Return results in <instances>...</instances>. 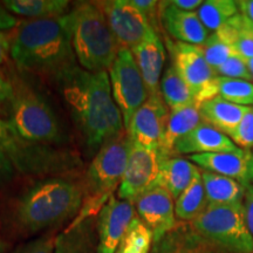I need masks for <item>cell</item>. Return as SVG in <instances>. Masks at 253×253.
<instances>
[{
  "mask_svg": "<svg viewBox=\"0 0 253 253\" xmlns=\"http://www.w3.org/2000/svg\"><path fill=\"white\" fill-rule=\"evenodd\" d=\"M246 61H248L249 71H250V74H251V80L253 84V59H246Z\"/></svg>",
  "mask_w": 253,
  "mask_h": 253,
  "instance_id": "45",
  "label": "cell"
},
{
  "mask_svg": "<svg viewBox=\"0 0 253 253\" xmlns=\"http://www.w3.org/2000/svg\"><path fill=\"white\" fill-rule=\"evenodd\" d=\"M84 186L66 177L34 183L14 202L12 219L21 232L37 233L77 218L84 205Z\"/></svg>",
  "mask_w": 253,
  "mask_h": 253,
  "instance_id": "3",
  "label": "cell"
},
{
  "mask_svg": "<svg viewBox=\"0 0 253 253\" xmlns=\"http://www.w3.org/2000/svg\"><path fill=\"white\" fill-rule=\"evenodd\" d=\"M11 58L21 71L54 79L77 65L68 15L19 24L12 39Z\"/></svg>",
  "mask_w": 253,
  "mask_h": 253,
  "instance_id": "2",
  "label": "cell"
},
{
  "mask_svg": "<svg viewBox=\"0 0 253 253\" xmlns=\"http://www.w3.org/2000/svg\"><path fill=\"white\" fill-rule=\"evenodd\" d=\"M132 144L129 135L122 134L100 148L87 170L84 205L75 221L93 217L109 201L113 192L121 184Z\"/></svg>",
  "mask_w": 253,
  "mask_h": 253,
  "instance_id": "6",
  "label": "cell"
},
{
  "mask_svg": "<svg viewBox=\"0 0 253 253\" xmlns=\"http://www.w3.org/2000/svg\"><path fill=\"white\" fill-rule=\"evenodd\" d=\"M229 137L240 149H253V106L250 107L248 113Z\"/></svg>",
  "mask_w": 253,
  "mask_h": 253,
  "instance_id": "35",
  "label": "cell"
},
{
  "mask_svg": "<svg viewBox=\"0 0 253 253\" xmlns=\"http://www.w3.org/2000/svg\"><path fill=\"white\" fill-rule=\"evenodd\" d=\"M2 251H4V246H2L1 240H0V253H2Z\"/></svg>",
  "mask_w": 253,
  "mask_h": 253,
  "instance_id": "46",
  "label": "cell"
},
{
  "mask_svg": "<svg viewBox=\"0 0 253 253\" xmlns=\"http://www.w3.org/2000/svg\"><path fill=\"white\" fill-rule=\"evenodd\" d=\"M131 202L112 196L100 210L96 221L97 253H116L135 216Z\"/></svg>",
  "mask_w": 253,
  "mask_h": 253,
  "instance_id": "15",
  "label": "cell"
},
{
  "mask_svg": "<svg viewBox=\"0 0 253 253\" xmlns=\"http://www.w3.org/2000/svg\"><path fill=\"white\" fill-rule=\"evenodd\" d=\"M252 150H253V149H252Z\"/></svg>",
  "mask_w": 253,
  "mask_h": 253,
  "instance_id": "47",
  "label": "cell"
},
{
  "mask_svg": "<svg viewBox=\"0 0 253 253\" xmlns=\"http://www.w3.org/2000/svg\"><path fill=\"white\" fill-rule=\"evenodd\" d=\"M75 123L90 150L123 134V118L113 97L107 72L73 66L55 79Z\"/></svg>",
  "mask_w": 253,
  "mask_h": 253,
  "instance_id": "1",
  "label": "cell"
},
{
  "mask_svg": "<svg viewBox=\"0 0 253 253\" xmlns=\"http://www.w3.org/2000/svg\"><path fill=\"white\" fill-rule=\"evenodd\" d=\"M109 79L113 97L122 114L126 130L132 115L150 95L130 49L120 48L109 69Z\"/></svg>",
  "mask_w": 253,
  "mask_h": 253,
  "instance_id": "9",
  "label": "cell"
},
{
  "mask_svg": "<svg viewBox=\"0 0 253 253\" xmlns=\"http://www.w3.org/2000/svg\"><path fill=\"white\" fill-rule=\"evenodd\" d=\"M208 207L209 202L201 173L175 201L176 218L192 223L207 210Z\"/></svg>",
  "mask_w": 253,
  "mask_h": 253,
  "instance_id": "27",
  "label": "cell"
},
{
  "mask_svg": "<svg viewBox=\"0 0 253 253\" xmlns=\"http://www.w3.org/2000/svg\"><path fill=\"white\" fill-rule=\"evenodd\" d=\"M239 148L231 141L229 136L220 132L208 123L202 122L189 134L183 136L176 142L172 149L175 155H198L213 153H229Z\"/></svg>",
  "mask_w": 253,
  "mask_h": 253,
  "instance_id": "18",
  "label": "cell"
},
{
  "mask_svg": "<svg viewBox=\"0 0 253 253\" xmlns=\"http://www.w3.org/2000/svg\"><path fill=\"white\" fill-rule=\"evenodd\" d=\"M239 13L253 24V0H239L237 1Z\"/></svg>",
  "mask_w": 253,
  "mask_h": 253,
  "instance_id": "44",
  "label": "cell"
},
{
  "mask_svg": "<svg viewBox=\"0 0 253 253\" xmlns=\"http://www.w3.org/2000/svg\"><path fill=\"white\" fill-rule=\"evenodd\" d=\"M243 205H244L246 224H248L250 233H251V236L253 237V185L252 184L246 188Z\"/></svg>",
  "mask_w": 253,
  "mask_h": 253,
  "instance_id": "39",
  "label": "cell"
},
{
  "mask_svg": "<svg viewBox=\"0 0 253 253\" xmlns=\"http://www.w3.org/2000/svg\"><path fill=\"white\" fill-rule=\"evenodd\" d=\"M97 232L94 217L73 221L56 236L55 253H97Z\"/></svg>",
  "mask_w": 253,
  "mask_h": 253,
  "instance_id": "21",
  "label": "cell"
},
{
  "mask_svg": "<svg viewBox=\"0 0 253 253\" xmlns=\"http://www.w3.org/2000/svg\"><path fill=\"white\" fill-rule=\"evenodd\" d=\"M12 94H13V86L11 84V82L6 80L2 73L0 72V104L11 100Z\"/></svg>",
  "mask_w": 253,
  "mask_h": 253,
  "instance_id": "42",
  "label": "cell"
},
{
  "mask_svg": "<svg viewBox=\"0 0 253 253\" xmlns=\"http://www.w3.org/2000/svg\"><path fill=\"white\" fill-rule=\"evenodd\" d=\"M67 15L73 49L82 68L93 73L109 71L121 47L100 4L79 2Z\"/></svg>",
  "mask_w": 253,
  "mask_h": 253,
  "instance_id": "4",
  "label": "cell"
},
{
  "mask_svg": "<svg viewBox=\"0 0 253 253\" xmlns=\"http://www.w3.org/2000/svg\"><path fill=\"white\" fill-rule=\"evenodd\" d=\"M55 243L56 237L53 233H46L24 243L11 253H55Z\"/></svg>",
  "mask_w": 253,
  "mask_h": 253,
  "instance_id": "36",
  "label": "cell"
},
{
  "mask_svg": "<svg viewBox=\"0 0 253 253\" xmlns=\"http://www.w3.org/2000/svg\"><path fill=\"white\" fill-rule=\"evenodd\" d=\"M138 218L149 227L154 243L176 229L175 199L166 188L157 185L132 202Z\"/></svg>",
  "mask_w": 253,
  "mask_h": 253,
  "instance_id": "14",
  "label": "cell"
},
{
  "mask_svg": "<svg viewBox=\"0 0 253 253\" xmlns=\"http://www.w3.org/2000/svg\"><path fill=\"white\" fill-rule=\"evenodd\" d=\"M130 2L147 17L148 20L154 26L155 20H156L157 9L160 8V2L156 1V0H130Z\"/></svg>",
  "mask_w": 253,
  "mask_h": 253,
  "instance_id": "37",
  "label": "cell"
},
{
  "mask_svg": "<svg viewBox=\"0 0 253 253\" xmlns=\"http://www.w3.org/2000/svg\"><path fill=\"white\" fill-rule=\"evenodd\" d=\"M18 25V19L4 5H0V32H7L9 30H13Z\"/></svg>",
  "mask_w": 253,
  "mask_h": 253,
  "instance_id": "40",
  "label": "cell"
},
{
  "mask_svg": "<svg viewBox=\"0 0 253 253\" xmlns=\"http://www.w3.org/2000/svg\"><path fill=\"white\" fill-rule=\"evenodd\" d=\"M205 60L214 72L230 58L235 54V50L225 40L221 39L217 33L209 36L207 41L201 46Z\"/></svg>",
  "mask_w": 253,
  "mask_h": 253,
  "instance_id": "33",
  "label": "cell"
},
{
  "mask_svg": "<svg viewBox=\"0 0 253 253\" xmlns=\"http://www.w3.org/2000/svg\"><path fill=\"white\" fill-rule=\"evenodd\" d=\"M202 179L209 205H229L243 203L248 186L242 183L201 169Z\"/></svg>",
  "mask_w": 253,
  "mask_h": 253,
  "instance_id": "24",
  "label": "cell"
},
{
  "mask_svg": "<svg viewBox=\"0 0 253 253\" xmlns=\"http://www.w3.org/2000/svg\"><path fill=\"white\" fill-rule=\"evenodd\" d=\"M100 6L120 47L131 49L144 41L158 37L150 21L130 0L102 1Z\"/></svg>",
  "mask_w": 253,
  "mask_h": 253,
  "instance_id": "11",
  "label": "cell"
},
{
  "mask_svg": "<svg viewBox=\"0 0 253 253\" xmlns=\"http://www.w3.org/2000/svg\"><path fill=\"white\" fill-rule=\"evenodd\" d=\"M218 77L230 78V79H240V80L251 81V74H250L248 61L244 56L235 53L226 60L223 65L216 71Z\"/></svg>",
  "mask_w": 253,
  "mask_h": 253,
  "instance_id": "34",
  "label": "cell"
},
{
  "mask_svg": "<svg viewBox=\"0 0 253 253\" xmlns=\"http://www.w3.org/2000/svg\"><path fill=\"white\" fill-rule=\"evenodd\" d=\"M214 33L225 40L239 55L253 59V24L242 14L230 19Z\"/></svg>",
  "mask_w": 253,
  "mask_h": 253,
  "instance_id": "26",
  "label": "cell"
},
{
  "mask_svg": "<svg viewBox=\"0 0 253 253\" xmlns=\"http://www.w3.org/2000/svg\"><path fill=\"white\" fill-rule=\"evenodd\" d=\"M217 96L238 106H253V84L251 81L217 77Z\"/></svg>",
  "mask_w": 253,
  "mask_h": 253,
  "instance_id": "32",
  "label": "cell"
},
{
  "mask_svg": "<svg viewBox=\"0 0 253 253\" xmlns=\"http://www.w3.org/2000/svg\"><path fill=\"white\" fill-rule=\"evenodd\" d=\"M198 107L203 122L226 136L235 130L250 109V107L231 103L219 96L204 101Z\"/></svg>",
  "mask_w": 253,
  "mask_h": 253,
  "instance_id": "20",
  "label": "cell"
},
{
  "mask_svg": "<svg viewBox=\"0 0 253 253\" xmlns=\"http://www.w3.org/2000/svg\"><path fill=\"white\" fill-rule=\"evenodd\" d=\"M189 161L199 169L229 177L249 186L253 183V151L239 149L229 153L190 155Z\"/></svg>",
  "mask_w": 253,
  "mask_h": 253,
  "instance_id": "16",
  "label": "cell"
},
{
  "mask_svg": "<svg viewBox=\"0 0 253 253\" xmlns=\"http://www.w3.org/2000/svg\"><path fill=\"white\" fill-rule=\"evenodd\" d=\"M169 50L172 66L192 90L198 106L217 96L218 75L205 60L201 46L169 40Z\"/></svg>",
  "mask_w": 253,
  "mask_h": 253,
  "instance_id": "10",
  "label": "cell"
},
{
  "mask_svg": "<svg viewBox=\"0 0 253 253\" xmlns=\"http://www.w3.org/2000/svg\"><path fill=\"white\" fill-rule=\"evenodd\" d=\"M202 122L203 120L197 103L170 110L166 132L160 145L161 153L166 157H172V149L176 142L194 130Z\"/></svg>",
  "mask_w": 253,
  "mask_h": 253,
  "instance_id": "22",
  "label": "cell"
},
{
  "mask_svg": "<svg viewBox=\"0 0 253 253\" xmlns=\"http://www.w3.org/2000/svg\"><path fill=\"white\" fill-rule=\"evenodd\" d=\"M160 17L169 36L178 42L202 46L209 38V31L202 24L197 12L182 11L170 1H162Z\"/></svg>",
  "mask_w": 253,
  "mask_h": 253,
  "instance_id": "17",
  "label": "cell"
},
{
  "mask_svg": "<svg viewBox=\"0 0 253 253\" xmlns=\"http://www.w3.org/2000/svg\"><path fill=\"white\" fill-rule=\"evenodd\" d=\"M151 253H210L203 245V239L197 233L177 235L171 232L164 236L160 242L154 243Z\"/></svg>",
  "mask_w": 253,
  "mask_h": 253,
  "instance_id": "30",
  "label": "cell"
},
{
  "mask_svg": "<svg viewBox=\"0 0 253 253\" xmlns=\"http://www.w3.org/2000/svg\"><path fill=\"white\" fill-rule=\"evenodd\" d=\"M142 78L150 95L160 93V82L166 62V48L160 38L147 40L131 48Z\"/></svg>",
  "mask_w": 253,
  "mask_h": 253,
  "instance_id": "19",
  "label": "cell"
},
{
  "mask_svg": "<svg viewBox=\"0 0 253 253\" xmlns=\"http://www.w3.org/2000/svg\"><path fill=\"white\" fill-rule=\"evenodd\" d=\"M167 158L160 149L132 144L125 175L119 186L118 198L134 202L148 190L160 185L161 163Z\"/></svg>",
  "mask_w": 253,
  "mask_h": 253,
  "instance_id": "12",
  "label": "cell"
},
{
  "mask_svg": "<svg viewBox=\"0 0 253 253\" xmlns=\"http://www.w3.org/2000/svg\"><path fill=\"white\" fill-rule=\"evenodd\" d=\"M0 149L15 170L24 175L59 177L82 166L81 158L74 151L26 140L2 119H0Z\"/></svg>",
  "mask_w": 253,
  "mask_h": 253,
  "instance_id": "5",
  "label": "cell"
},
{
  "mask_svg": "<svg viewBox=\"0 0 253 253\" xmlns=\"http://www.w3.org/2000/svg\"><path fill=\"white\" fill-rule=\"evenodd\" d=\"M192 230L207 243L231 253H252L253 237L245 219L243 203L209 205L192 221Z\"/></svg>",
  "mask_w": 253,
  "mask_h": 253,
  "instance_id": "8",
  "label": "cell"
},
{
  "mask_svg": "<svg viewBox=\"0 0 253 253\" xmlns=\"http://www.w3.org/2000/svg\"><path fill=\"white\" fill-rule=\"evenodd\" d=\"M170 109L160 93L149 95L148 100L136 110L126 128L132 143L150 149H160L166 132Z\"/></svg>",
  "mask_w": 253,
  "mask_h": 253,
  "instance_id": "13",
  "label": "cell"
},
{
  "mask_svg": "<svg viewBox=\"0 0 253 253\" xmlns=\"http://www.w3.org/2000/svg\"><path fill=\"white\" fill-rule=\"evenodd\" d=\"M8 122L26 140L60 144L65 140L61 126L47 100L26 84L13 87Z\"/></svg>",
  "mask_w": 253,
  "mask_h": 253,
  "instance_id": "7",
  "label": "cell"
},
{
  "mask_svg": "<svg viewBox=\"0 0 253 253\" xmlns=\"http://www.w3.org/2000/svg\"><path fill=\"white\" fill-rule=\"evenodd\" d=\"M197 14L205 28L214 33L239 14V9L233 0H207L197 9Z\"/></svg>",
  "mask_w": 253,
  "mask_h": 253,
  "instance_id": "29",
  "label": "cell"
},
{
  "mask_svg": "<svg viewBox=\"0 0 253 253\" xmlns=\"http://www.w3.org/2000/svg\"><path fill=\"white\" fill-rule=\"evenodd\" d=\"M199 175L201 169L191 161L175 156L167 157L161 163L160 185L166 188L176 201Z\"/></svg>",
  "mask_w": 253,
  "mask_h": 253,
  "instance_id": "23",
  "label": "cell"
},
{
  "mask_svg": "<svg viewBox=\"0 0 253 253\" xmlns=\"http://www.w3.org/2000/svg\"><path fill=\"white\" fill-rule=\"evenodd\" d=\"M175 7L186 12H194V9H198L204 1L202 0H172L170 1Z\"/></svg>",
  "mask_w": 253,
  "mask_h": 253,
  "instance_id": "43",
  "label": "cell"
},
{
  "mask_svg": "<svg viewBox=\"0 0 253 253\" xmlns=\"http://www.w3.org/2000/svg\"><path fill=\"white\" fill-rule=\"evenodd\" d=\"M12 39H13V33L8 32H0V65L5 63L11 55Z\"/></svg>",
  "mask_w": 253,
  "mask_h": 253,
  "instance_id": "41",
  "label": "cell"
},
{
  "mask_svg": "<svg viewBox=\"0 0 253 253\" xmlns=\"http://www.w3.org/2000/svg\"><path fill=\"white\" fill-rule=\"evenodd\" d=\"M12 14L30 19H50L66 15L67 0H5L1 2Z\"/></svg>",
  "mask_w": 253,
  "mask_h": 253,
  "instance_id": "25",
  "label": "cell"
},
{
  "mask_svg": "<svg viewBox=\"0 0 253 253\" xmlns=\"http://www.w3.org/2000/svg\"><path fill=\"white\" fill-rule=\"evenodd\" d=\"M160 91L164 102L169 107V109L181 108L188 104L197 103L195 95L190 87L185 84L178 72L173 66H169L163 73L160 82Z\"/></svg>",
  "mask_w": 253,
  "mask_h": 253,
  "instance_id": "28",
  "label": "cell"
},
{
  "mask_svg": "<svg viewBox=\"0 0 253 253\" xmlns=\"http://www.w3.org/2000/svg\"><path fill=\"white\" fill-rule=\"evenodd\" d=\"M17 172L18 171L9 161V158L4 154V151L0 149V186L7 184L9 181H12Z\"/></svg>",
  "mask_w": 253,
  "mask_h": 253,
  "instance_id": "38",
  "label": "cell"
},
{
  "mask_svg": "<svg viewBox=\"0 0 253 253\" xmlns=\"http://www.w3.org/2000/svg\"><path fill=\"white\" fill-rule=\"evenodd\" d=\"M153 243V232L140 218L135 217L116 253H149Z\"/></svg>",
  "mask_w": 253,
  "mask_h": 253,
  "instance_id": "31",
  "label": "cell"
}]
</instances>
